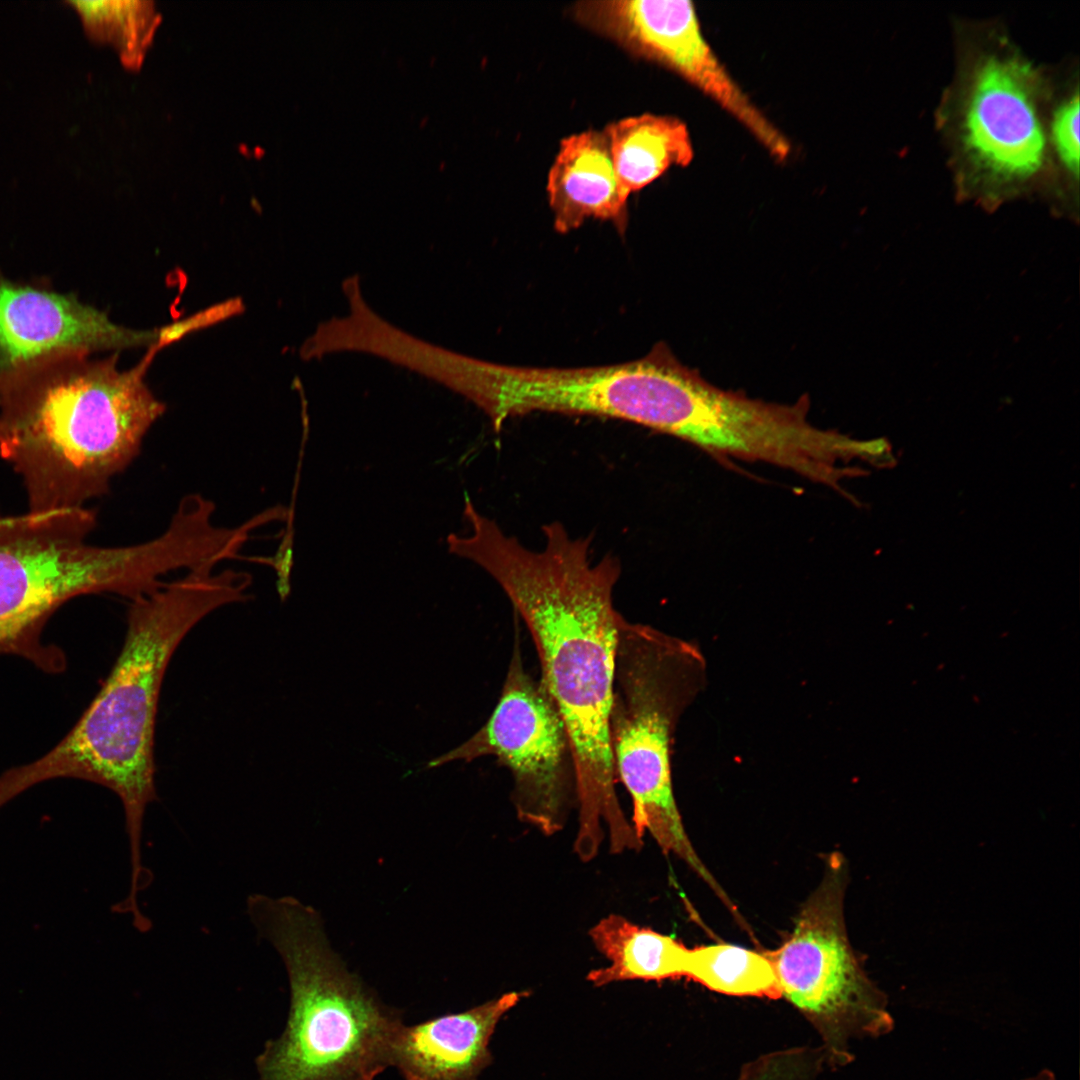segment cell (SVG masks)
Returning <instances> with one entry per match:
<instances>
[{
  "mask_svg": "<svg viewBox=\"0 0 1080 1080\" xmlns=\"http://www.w3.org/2000/svg\"><path fill=\"white\" fill-rule=\"evenodd\" d=\"M1034 88L1032 69L1015 57L990 56L974 73L964 146L973 163L997 180H1025L1043 165L1046 142Z\"/></svg>",
  "mask_w": 1080,
  "mask_h": 1080,
  "instance_id": "obj_9",
  "label": "cell"
},
{
  "mask_svg": "<svg viewBox=\"0 0 1080 1080\" xmlns=\"http://www.w3.org/2000/svg\"><path fill=\"white\" fill-rule=\"evenodd\" d=\"M686 977L727 995L781 997L775 968L767 955L736 945L690 948Z\"/></svg>",
  "mask_w": 1080,
  "mask_h": 1080,
  "instance_id": "obj_16",
  "label": "cell"
},
{
  "mask_svg": "<svg viewBox=\"0 0 1080 1080\" xmlns=\"http://www.w3.org/2000/svg\"><path fill=\"white\" fill-rule=\"evenodd\" d=\"M73 5L89 31L110 42L122 64L139 69L149 50L160 14L152 1H77Z\"/></svg>",
  "mask_w": 1080,
  "mask_h": 1080,
  "instance_id": "obj_17",
  "label": "cell"
},
{
  "mask_svg": "<svg viewBox=\"0 0 1080 1080\" xmlns=\"http://www.w3.org/2000/svg\"><path fill=\"white\" fill-rule=\"evenodd\" d=\"M247 914L280 955L290 986L282 1034L256 1059L259 1080H376L402 1025L330 948L320 917L297 899L251 894Z\"/></svg>",
  "mask_w": 1080,
  "mask_h": 1080,
  "instance_id": "obj_4",
  "label": "cell"
},
{
  "mask_svg": "<svg viewBox=\"0 0 1080 1080\" xmlns=\"http://www.w3.org/2000/svg\"><path fill=\"white\" fill-rule=\"evenodd\" d=\"M158 336L119 327L72 297L0 279V371L48 357L152 342Z\"/></svg>",
  "mask_w": 1080,
  "mask_h": 1080,
  "instance_id": "obj_10",
  "label": "cell"
},
{
  "mask_svg": "<svg viewBox=\"0 0 1080 1080\" xmlns=\"http://www.w3.org/2000/svg\"><path fill=\"white\" fill-rule=\"evenodd\" d=\"M456 538L454 554L485 570L527 626L541 665V681L562 716L576 775L578 830L583 855L635 842L616 793L608 720L617 626L613 591L621 574L611 555L592 559L591 536L574 537L560 522L546 524L544 545L531 549L495 520L476 515Z\"/></svg>",
  "mask_w": 1080,
  "mask_h": 1080,
  "instance_id": "obj_1",
  "label": "cell"
},
{
  "mask_svg": "<svg viewBox=\"0 0 1080 1080\" xmlns=\"http://www.w3.org/2000/svg\"><path fill=\"white\" fill-rule=\"evenodd\" d=\"M1021 1080H1056L1055 1074L1048 1068L1041 1069L1035 1074L1029 1075Z\"/></svg>",
  "mask_w": 1080,
  "mask_h": 1080,
  "instance_id": "obj_19",
  "label": "cell"
},
{
  "mask_svg": "<svg viewBox=\"0 0 1080 1080\" xmlns=\"http://www.w3.org/2000/svg\"><path fill=\"white\" fill-rule=\"evenodd\" d=\"M64 355L41 376L0 381V455L23 482L28 510L85 507L138 456L165 405L144 381L146 362Z\"/></svg>",
  "mask_w": 1080,
  "mask_h": 1080,
  "instance_id": "obj_3",
  "label": "cell"
},
{
  "mask_svg": "<svg viewBox=\"0 0 1080 1080\" xmlns=\"http://www.w3.org/2000/svg\"><path fill=\"white\" fill-rule=\"evenodd\" d=\"M1079 97L1064 103L1055 113L1052 139L1064 166L1075 176L1079 171Z\"/></svg>",
  "mask_w": 1080,
  "mask_h": 1080,
  "instance_id": "obj_18",
  "label": "cell"
},
{
  "mask_svg": "<svg viewBox=\"0 0 1080 1080\" xmlns=\"http://www.w3.org/2000/svg\"><path fill=\"white\" fill-rule=\"evenodd\" d=\"M604 131L620 192L626 200L669 168L689 165L694 157L686 124L672 116H630L610 123Z\"/></svg>",
  "mask_w": 1080,
  "mask_h": 1080,
  "instance_id": "obj_14",
  "label": "cell"
},
{
  "mask_svg": "<svg viewBox=\"0 0 1080 1080\" xmlns=\"http://www.w3.org/2000/svg\"><path fill=\"white\" fill-rule=\"evenodd\" d=\"M802 909L788 939L765 954L784 996L821 1033L827 1058L852 1057L850 1042L894 1027L886 995L868 978L845 930L843 886L832 869Z\"/></svg>",
  "mask_w": 1080,
  "mask_h": 1080,
  "instance_id": "obj_7",
  "label": "cell"
},
{
  "mask_svg": "<svg viewBox=\"0 0 1080 1080\" xmlns=\"http://www.w3.org/2000/svg\"><path fill=\"white\" fill-rule=\"evenodd\" d=\"M589 936L609 961L588 973L587 979L596 986L686 977L690 948L669 935L609 914L590 929Z\"/></svg>",
  "mask_w": 1080,
  "mask_h": 1080,
  "instance_id": "obj_15",
  "label": "cell"
},
{
  "mask_svg": "<svg viewBox=\"0 0 1080 1080\" xmlns=\"http://www.w3.org/2000/svg\"><path fill=\"white\" fill-rule=\"evenodd\" d=\"M684 650L623 616L617 626L608 736L615 774L630 795L632 827L666 854L708 876L685 832L673 793L670 746Z\"/></svg>",
  "mask_w": 1080,
  "mask_h": 1080,
  "instance_id": "obj_6",
  "label": "cell"
},
{
  "mask_svg": "<svg viewBox=\"0 0 1080 1080\" xmlns=\"http://www.w3.org/2000/svg\"><path fill=\"white\" fill-rule=\"evenodd\" d=\"M653 62L677 73L740 122L778 160L790 153L784 135L731 77L704 38L691 1L676 0L657 41Z\"/></svg>",
  "mask_w": 1080,
  "mask_h": 1080,
  "instance_id": "obj_12",
  "label": "cell"
},
{
  "mask_svg": "<svg viewBox=\"0 0 1080 1080\" xmlns=\"http://www.w3.org/2000/svg\"><path fill=\"white\" fill-rule=\"evenodd\" d=\"M493 756L512 776L518 818L545 835L560 831L576 800L572 747L564 721L541 679L526 671L518 634L499 700L486 723L427 768Z\"/></svg>",
  "mask_w": 1080,
  "mask_h": 1080,
  "instance_id": "obj_8",
  "label": "cell"
},
{
  "mask_svg": "<svg viewBox=\"0 0 1080 1080\" xmlns=\"http://www.w3.org/2000/svg\"><path fill=\"white\" fill-rule=\"evenodd\" d=\"M96 522L87 507L0 516V655L62 672L64 652L42 637L59 607L87 594L132 599L144 589L149 565L143 549L88 543Z\"/></svg>",
  "mask_w": 1080,
  "mask_h": 1080,
  "instance_id": "obj_5",
  "label": "cell"
},
{
  "mask_svg": "<svg viewBox=\"0 0 1080 1080\" xmlns=\"http://www.w3.org/2000/svg\"><path fill=\"white\" fill-rule=\"evenodd\" d=\"M523 996L508 992L462 1012L404 1023L393 1043L391 1067L403 1080H478L491 1062L496 1025Z\"/></svg>",
  "mask_w": 1080,
  "mask_h": 1080,
  "instance_id": "obj_11",
  "label": "cell"
},
{
  "mask_svg": "<svg viewBox=\"0 0 1080 1080\" xmlns=\"http://www.w3.org/2000/svg\"><path fill=\"white\" fill-rule=\"evenodd\" d=\"M546 189L558 232H570L589 218L612 221L625 231L628 200L620 192L604 129L562 139Z\"/></svg>",
  "mask_w": 1080,
  "mask_h": 1080,
  "instance_id": "obj_13",
  "label": "cell"
},
{
  "mask_svg": "<svg viewBox=\"0 0 1080 1080\" xmlns=\"http://www.w3.org/2000/svg\"><path fill=\"white\" fill-rule=\"evenodd\" d=\"M251 583L244 571L201 568L131 600L121 652L101 689L54 748L0 775V808L51 779L107 787L123 806L130 879H143L142 833L146 810L157 799L154 734L166 668L189 631L220 607L247 601Z\"/></svg>",
  "mask_w": 1080,
  "mask_h": 1080,
  "instance_id": "obj_2",
  "label": "cell"
}]
</instances>
